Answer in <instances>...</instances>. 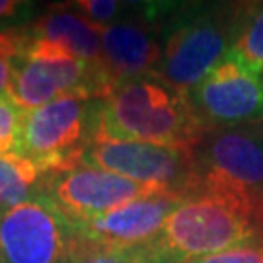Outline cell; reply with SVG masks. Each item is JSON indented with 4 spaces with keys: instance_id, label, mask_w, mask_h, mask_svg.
Returning <instances> with one entry per match:
<instances>
[{
    "instance_id": "cell-1",
    "label": "cell",
    "mask_w": 263,
    "mask_h": 263,
    "mask_svg": "<svg viewBox=\"0 0 263 263\" xmlns=\"http://www.w3.org/2000/svg\"><path fill=\"white\" fill-rule=\"evenodd\" d=\"M207 133L187 94L160 76L119 82L92 104V142H148L193 151Z\"/></svg>"
},
{
    "instance_id": "cell-2",
    "label": "cell",
    "mask_w": 263,
    "mask_h": 263,
    "mask_svg": "<svg viewBox=\"0 0 263 263\" xmlns=\"http://www.w3.org/2000/svg\"><path fill=\"white\" fill-rule=\"evenodd\" d=\"M234 248L263 250V211L236 199L199 193L168 216L146 252L152 263H183Z\"/></svg>"
},
{
    "instance_id": "cell-3",
    "label": "cell",
    "mask_w": 263,
    "mask_h": 263,
    "mask_svg": "<svg viewBox=\"0 0 263 263\" xmlns=\"http://www.w3.org/2000/svg\"><path fill=\"white\" fill-rule=\"evenodd\" d=\"M244 2L170 4L162 20L158 76L187 94L232 47Z\"/></svg>"
},
{
    "instance_id": "cell-4",
    "label": "cell",
    "mask_w": 263,
    "mask_h": 263,
    "mask_svg": "<svg viewBox=\"0 0 263 263\" xmlns=\"http://www.w3.org/2000/svg\"><path fill=\"white\" fill-rule=\"evenodd\" d=\"M193 158L195 195H220L263 211V123L209 131Z\"/></svg>"
},
{
    "instance_id": "cell-5",
    "label": "cell",
    "mask_w": 263,
    "mask_h": 263,
    "mask_svg": "<svg viewBox=\"0 0 263 263\" xmlns=\"http://www.w3.org/2000/svg\"><path fill=\"white\" fill-rule=\"evenodd\" d=\"M92 104L94 100L70 96L26 109L16 156L43 176L80 164V154L92 142Z\"/></svg>"
},
{
    "instance_id": "cell-6",
    "label": "cell",
    "mask_w": 263,
    "mask_h": 263,
    "mask_svg": "<svg viewBox=\"0 0 263 263\" xmlns=\"http://www.w3.org/2000/svg\"><path fill=\"white\" fill-rule=\"evenodd\" d=\"M76 242L70 218L45 195L0 209L4 263H70Z\"/></svg>"
},
{
    "instance_id": "cell-7",
    "label": "cell",
    "mask_w": 263,
    "mask_h": 263,
    "mask_svg": "<svg viewBox=\"0 0 263 263\" xmlns=\"http://www.w3.org/2000/svg\"><path fill=\"white\" fill-rule=\"evenodd\" d=\"M12 66V98L24 109H33L61 98L98 100L115 88L104 65H90L78 59H43L14 55Z\"/></svg>"
},
{
    "instance_id": "cell-8",
    "label": "cell",
    "mask_w": 263,
    "mask_h": 263,
    "mask_svg": "<svg viewBox=\"0 0 263 263\" xmlns=\"http://www.w3.org/2000/svg\"><path fill=\"white\" fill-rule=\"evenodd\" d=\"M80 164L178 191L187 199L195 195L193 151L148 142H92L80 154Z\"/></svg>"
},
{
    "instance_id": "cell-9",
    "label": "cell",
    "mask_w": 263,
    "mask_h": 263,
    "mask_svg": "<svg viewBox=\"0 0 263 263\" xmlns=\"http://www.w3.org/2000/svg\"><path fill=\"white\" fill-rule=\"evenodd\" d=\"M158 191L166 189L76 164L45 176L41 195L51 199L70 220H88Z\"/></svg>"
},
{
    "instance_id": "cell-10",
    "label": "cell",
    "mask_w": 263,
    "mask_h": 263,
    "mask_svg": "<svg viewBox=\"0 0 263 263\" xmlns=\"http://www.w3.org/2000/svg\"><path fill=\"white\" fill-rule=\"evenodd\" d=\"M187 98L209 131L263 123V74L234 61L216 65Z\"/></svg>"
},
{
    "instance_id": "cell-11",
    "label": "cell",
    "mask_w": 263,
    "mask_h": 263,
    "mask_svg": "<svg viewBox=\"0 0 263 263\" xmlns=\"http://www.w3.org/2000/svg\"><path fill=\"white\" fill-rule=\"evenodd\" d=\"M170 4H144L137 16L111 26H98L102 39V65L115 84L158 76L162 63V20Z\"/></svg>"
},
{
    "instance_id": "cell-12",
    "label": "cell",
    "mask_w": 263,
    "mask_h": 263,
    "mask_svg": "<svg viewBox=\"0 0 263 263\" xmlns=\"http://www.w3.org/2000/svg\"><path fill=\"white\" fill-rule=\"evenodd\" d=\"M178 191H158L111 213L88 220H70L78 238L109 250H144L156 240L168 216L185 201Z\"/></svg>"
},
{
    "instance_id": "cell-13",
    "label": "cell",
    "mask_w": 263,
    "mask_h": 263,
    "mask_svg": "<svg viewBox=\"0 0 263 263\" xmlns=\"http://www.w3.org/2000/svg\"><path fill=\"white\" fill-rule=\"evenodd\" d=\"M24 31L31 37L43 39L66 49L70 55L84 63L102 65L100 29L74 8H51L31 28H24Z\"/></svg>"
},
{
    "instance_id": "cell-14",
    "label": "cell",
    "mask_w": 263,
    "mask_h": 263,
    "mask_svg": "<svg viewBox=\"0 0 263 263\" xmlns=\"http://www.w3.org/2000/svg\"><path fill=\"white\" fill-rule=\"evenodd\" d=\"M228 61L254 74H263V2H244Z\"/></svg>"
},
{
    "instance_id": "cell-15",
    "label": "cell",
    "mask_w": 263,
    "mask_h": 263,
    "mask_svg": "<svg viewBox=\"0 0 263 263\" xmlns=\"http://www.w3.org/2000/svg\"><path fill=\"white\" fill-rule=\"evenodd\" d=\"M43 174L31 162L0 154V209L16 207L41 195Z\"/></svg>"
},
{
    "instance_id": "cell-16",
    "label": "cell",
    "mask_w": 263,
    "mask_h": 263,
    "mask_svg": "<svg viewBox=\"0 0 263 263\" xmlns=\"http://www.w3.org/2000/svg\"><path fill=\"white\" fill-rule=\"evenodd\" d=\"M78 236V234H76ZM70 263H152L151 255L144 250H131V252H123V250H109L102 246H94L90 242H84L82 238H78L76 250Z\"/></svg>"
},
{
    "instance_id": "cell-17",
    "label": "cell",
    "mask_w": 263,
    "mask_h": 263,
    "mask_svg": "<svg viewBox=\"0 0 263 263\" xmlns=\"http://www.w3.org/2000/svg\"><path fill=\"white\" fill-rule=\"evenodd\" d=\"M24 107H20L14 100L2 98L0 100V154L2 156H16L20 125L24 117Z\"/></svg>"
},
{
    "instance_id": "cell-18",
    "label": "cell",
    "mask_w": 263,
    "mask_h": 263,
    "mask_svg": "<svg viewBox=\"0 0 263 263\" xmlns=\"http://www.w3.org/2000/svg\"><path fill=\"white\" fill-rule=\"evenodd\" d=\"M72 6L94 26H111L129 12L127 4L115 0H78Z\"/></svg>"
},
{
    "instance_id": "cell-19",
    "label": "cell",
    "mask_w": 263,
    "mask_h": 263,
    "mask_svg": "<svg viewBox=\"0 0 263 263\" xmlns=\"http://www.w3.org/2000/svg\"><path fill=\"white\" fill-rule=\"evenodd\" d=\"M37 16V4L20 0H0V31L10 33L12 28H28Z\"/></svg>"
},
{
    "instance_id": "cell-20",
    "label": "cell",
    "mask_w": 263,
    "mask_h": 263,
    "mask_svg": "<svg viewBox=\"0 0 263 263\" xmlns=\"http://www.w3.org/2000/svg\"><path fill=\"white\" fill-rule=\"evenodd\" d=\"M183 263H263L261 248H234L220 254L203 255Z\"/></svg>"
},
{
    "instance_id": "cell-21",
    "label": "cell",
    "mask_w": 263,
    "mask_h": 263,
    "mask_svg": "<svg viewBox=\"0 0 263 263\" xmlns=\"http://www.w3.org/2000/svg\"><path fill=\"white\" fill-rule=\"evenodd\" d=\"M12 66H10V57L0 55V100L2 98H12Z\"/></svg>"
},
{
    "instance_id": "cell-22",
    "label": "cell",
    "mask_w": 263,
    "mask_h": 263,
    "mask_svg": "<svg viewBox=\"0 0 263 263\" xmlns=\"http://www.w3.org/2000/svg\"><path fill=\"white\" fill-rule=\"evenodd\" d=\"M18 51V43H16V37L14 33H2L0 31V55L4 57H14Z\"/></svg>"
},
{
    "instance_id": "cell-23",
    "label": "cell",
    "mask_w": 263,
    "mask_h": 263,
    "mask_svg": "<svg viewBox=\"0 0 263 263\" xmlns=\"http://www.w3.org/2000/svg\"><path fill=\"white\" fill-rule=\"evenodd\" d=\"M0 263H4V259H2V254H0Z\"/></svg>"
}]
</instances>
